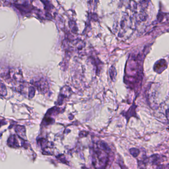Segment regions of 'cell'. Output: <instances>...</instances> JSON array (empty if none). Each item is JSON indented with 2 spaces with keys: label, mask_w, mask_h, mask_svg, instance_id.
Here are the masks:
<instances>
[{
  "label": "cell",
  "mask_w": 169,
  "mask_h": 169,
  "mask_svg": "<svg viewBox=\"0 0 169 169\" xmlns=\"http://www.w3.org/2000/svg\"><path fill=\"white\" fill-rule=\"evenodd\" d=\"M33 84L40 91H46L47 83L44 79H40L33 82Z\"/></svg>",
  "instance_id": "obj_1"
},
{
  "label": "cell",
  "mask_w": 169,
  "mask_h": 169,
  "mask_svg": "<svg viewBox=\"0 0 169 169\" xmlns=\"http://www.w3.org/2000/svg\"><path fill=\"white\" fill-rule=\"evenodd\" d=\"M6 93H7V92H6V86L3 83L0 82V95L5 96L6 94Z\"/></svg>",
  "instance_id": "obj_2"
},
{
  "label": "cell",
  "mask_w": 169,
  "mask_h": 169,
  "mask_svg": "<svg viewBox=\"0 0 169 169\" xmlns=\"http://www.w3.org/2000/svg\"><path fill=\"white\" fill-rule=\"evenodd\" d=\"M130 153L132 154V156H134V157L137 156L139 154V150L138 149H135V148H132L130 149Z\"/></svg>",
  "instance_id": "obj_3"
}]
</instances>
